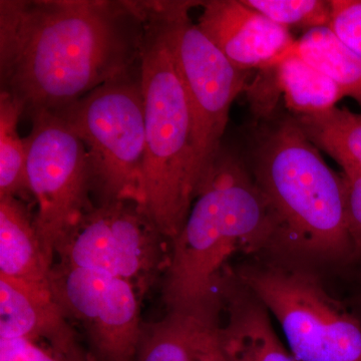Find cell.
<instances>
[{
	"label": "cell",
	"mask_w": 361,
	"mask_h": 361,
	"mask_svg": "<svg viewBox=\"0 0 361 361\" xmlns=\"http://www.w3.org/2000/svg\"><path fill=\"white\" fill-rule=\"evenodd\" d=\"M270 68L275 70L287 108L295 116L331 110L344 97L334 80L299 56H280Z\"/></svg>",
	"instance_id": "17"
},
{
	"label": "cell",
	"mask_w": 361,
	"mask_h": 361,
	"mask_svg": "<svg viewBox=\"0 0 361 361\" xmlns=\"http://www.w3.org/2000/svg\"><path fill=\"white\" fill-rule=\"evenodd\" d=\"M179 73L193 116L194 147L200 185L222 146L235 99L246 85L240 71L190 18L202 1L148 0Z\"/></svg>",
	"instance_id": "6"
},
{
	"label": "cell",
	"mask_w": 361,
	"mask_h": 361,
	"mask_svg": "<svg viewBox=\"0 0 361 361\" xmlns=\"http://www.w3.org/2000/svg\"><path fill=\"white\" fill-rule=\"evenodd\" d=\"M51 291L66 316L82 323L99 361H135L144 334L140 292L123 278L59 264Z\"/></svg>",
	"instance_id": "10"
},
{
	"label": "cell",
	"mask_w": 361,
	"mask_h": 361,
	"mask_svg": "<svg viewBox=\"0 0 361 361\" xmlns=\"http://www.w3.org/2000/svg\"><path fill=\"white\" fill-rule=\"evenodd\" d=\"M51 269L25 206L16 197L0 198V276L51 290Z\"/></svg>",
	"instance_id": "14"
},
{
	"label": "cell",
	"mask_w": 361,
	"mask_h": 361,
	"mask_svg": "<svg viewBox=\"0 0 361 361\" xmlns=\"http://www.w3.org/2000/svg\"><path fill=\"white\" fill-rule=\"evenodd\" d=\"M66 317L51 290L0 276V338L44 339L61 357L80 361Z\"/></svg>",
	"instance_id": "12"
},
{
	"label": "cell",
	"mask_w": 361,
	"mask_h": 361,
	"mask_svg": "<svg viewBox=\"0 0 361 361\" xmlns=\"http://www.w3.org/2000/svg\"><path fill=\"white\" fill-rule=\"evenodd\" d=\"M241 281L279 322L296 361H361V324L312 275L282 266L247 268Z\"/></svg>",
	"instance_id": "7"
},
{
	"label": "cell",
	"mask_w": 361,
	"mask_h": 361,
	"mask_svg": "<svg viewBox=\"0 0 361 361\" xmlns=\"http://www.w3.org/2000/svg\"><path fill=\"white\" fill-rule=\"evenodd\" d=\"M56 114L85 144L99 205L127 201L142 209L146 120L140 66Z\"/></svg>",
	"instance_id": "5"
},
{
	"label": "cell",
	"mask_w": 361,
	"mask_h": 361,
	"mask_svg": "<svg viewBox=\"0 0 361 361\" xmlns=\"http://www.w3.org/2000/svg\"><path fill=\"white\" fill-rule=\"evenodd\" d=\"M0 361H63L27 338H0Z\"/></svg>",
	"instance_id": "23"
},
{
	"label": "cell",
	"mask_w": 361,
	"mask_h": 361,
	"mask_svg": "<svg viewBox=\"0 0 361 361\" xmlns=\"http://www.w3.org/2000/svg\"><path fill=\"white\" fill-rule=\"evenodd\" d=\"M145 11L141 82L146 120L142 211L169 241L186 223L200 179L191 106L160 23L148 0Z\"/></svg>",
	"instance_id": "4"
},
{
	"label": "cell",
	"mask_w": 361,
	"mask_h": 361,
	"mask_svg": "<svg viewBox=\"0 0 361 361\" xmlns=\"http://www.w3.org/2000/svg\"><path fill=\"white\" fill-rule=\"evenodd\" d=\"M209 317L212 316L168 313L161 322L145 327L135 361H195L197 334Z\"/></svg>",
	"instance_id": "18"
},
{
	"label": "cell",
	"mask_w": 361,
	"mask_h": 361,
	"mask_svg": "<svg viewBox=\"0 0 361 361\" xmlns=\"http://www.w3.org/2000/svg\"><path fill=\"white\" fill-rule=\"evenodd\" d=\"M275 218L243 157L222 144L186 223L171 241L163 299L168 313L217 314L221 270L240 250L273 243Z\"/></svg>",
	"instance_id": "2"
},
{
	"label": "cell",
	"mask_w": 361,
	"mask_h": 361,
	"mask_svg": "<svg viewBox=\"0 0 361 361\" xmlns=\"http://www.w3.org/2000/svg\"><path fill=\"white\" fill-rule=\"evenodd\" d=\"M217 318L201 323L195 344V361H228L218 336Z\"/></svg>",
	"instance_id": "24"
},
{
	"label": "cell",
	"mask_w": 361,
	"mask_h": 361,
	"mask_svg": "<svg viewBox=\"0 0 361 361\" xmlns=\"http://www.w3.org/2000/svg\"><path fill=\"white\" fill-rule=\"evenodd\" d=\"M245 6L278 25L308 30L330 23L329 1L324 0H242Z\"/></svg>",
	"instance_id": "20"
},
{
	"label": "cell",
	"mask_w": 361,
	"mask_h": 361,
	"mask_svg": "<svg viewBox=\"0 0 361 361\" xmlns=\"http://www.w3.org/2000/svg\"><path fill=\"white\" fill-rule=\"evenodd\" d=\"M23 115L20 104L0 92V198L27 193L25 139L18 134Z\"/></svg>",
	"instance_id": "19"
},
{
	"label": "cell",
	"mask_w": 361,
	"mask_h": 361,
	"mask_svg": "<svg viewBox=\"0 0 361 361\" xmlns=\"http://www.w3.org/2000/svg\"><path fill=\"white\" fill-rule=\"evenodd\" d=\"M226 293L228 319L218 327V336L228 361H296L277 336L268 310L251 292L226 288Z\"/></svg>",
	"instance_id": "13"
},
{
	"label": "cell",
	"mask_w": 361,
	"mask_h": 361,
	"mask_svg": "<svg viewBox=\"0 0 361 361\" xmlns=\"http://www.w3.org/2000/svg\"><path fill=\"white\" fill-rule=\"evenodd\" d=\"M251 173L276 223L273 243L338 261L355 254L342 176L325 163L293 116L261 130Z\"/></svg>",
	"instance_id": "3"
},
{
	"label": "cell",
	"mask_w": 361,
	"mask_h": 361,
	"mask_svg": "<svg viewBox=\"0 0 361 361\" xmlns=\"http://www.w3.org/2000/svg\"><path fill=\"white\" fill-rule=\"evenodd\" d=\"M288 54L299 56L334 80L343 97L355 99L361 109V59L329 25L306 30L280 56Z\"/></svg>",
	"instance_id": "15"
},
{
	"label": "cell",
	"mask_w": 361,
	"mask_h": 361,
	"mask_svg": "<svg viewBox=\"0 0 361 361\" xmlns=\"http://www.w3.org/2000/svg\"><path fill=\"white\" fill-rule=\"evenodd\" d=\"M303 134L342 170L361 174V113L334 108L311 115H294Z\"/></svg>",
	"instance_id": "16"
},
{
	"label": "cell",
	"mask_w": 361,
	"mask_h": 361,
	"mask_svg": "<svg viewBox=\"0 0 361 361\" xmlns=\"http://www.w3.org/2000/svg\"><path fill=\"white\" fill-rule=\"evenodd\" d=\"M142 0H0V92L32 121L140 66Z\"/></svg>",
	"instance_id": "1"
},
{
	"label": "cell",
	"mask_w": 361,
	"mask_h": 361,
	"mask_svg": "<svg viewBox=\"0 0 361 361\" xmlns=\"http://www.w3.org/2000/svg\"><path fill=\"white\" fill-rule=\"evenodd\" d=\"M329 26L361 59V0H330Z\"/></svg>",
	"instance_id": "21"
},
{
	"label": "cell",
	"mask_w": 361,
	"mask_h": 361,
	"mask_svg": "<svg viewBox=\"0 0 361 361\" xmlns=\"http://www.w3.org/2000/svg\"><path fill=\"white\" fill-rule=\"evenodd\" d=\"M25 137L28 191L37 205L35 230L49 262L56 248L94 207L87 149L68 123L56 114L32 120Z\"/></svg>",
	"instance_id": "8"
},
{
	"label": "cell",
	"mask_w": 361,
	"mask_h": 361,
	"mask_svg": "<svg viewBox=\"0 0 361 361\" xmlns=\"http://www.w3.org/2000/svg\"><path fill=\"white\" fill-rule=\"evenodd\" d=\"M201 6L199 27L240 71L271 68L295 42L288 28L242 0H209Z\"/></svg>",
	"instance_id": "11"
},
{
	"label": "cell",
	"mask_w": 361,
	"mask_h": 361,
	"mask_svg": "<svg viewBox=\"0 0 361 361\" xmlns=\"http://www.w3.org/2000/svg\"><path fill=\"white\" fill-rule=\"evenodd\" d=\"M166 240L139 205L113 202L94 207L59 244L56 256L61 265L123 278L141 294L165 271Z\"/></svg>",
	"instance_id": "9"
},
{
	"label": "cell",
	"mask_w": 361,
	"mask_h": 361,
	"mask_svg": "<svg viewBox=\"0 0 361 361\" xmlns=\"http://www.w3.org/2000/svg\"><path fill=\"white\" fill-rule=\"evenodd\" d=\"M345 190L346 217L355 253L361 254V174L353 170L342 173Z\"/></svg>",
	"instance_id": "22"
}]
</instances>
